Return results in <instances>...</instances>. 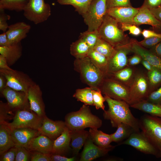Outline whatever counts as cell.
<instances>
[{
  "mask_svg": "<svg viewBox=\"0 0 161 161\" xmlns=\"http://www.w3.org/2000/svg\"><path fill=\"white\" fill-rule=\"evenodd\" d=\"M104 97L109 108L104 110V118L110 121L112 126L117 127L120 123L127 124L137 132L140 131L139 120L132 114L129 105L126 101L111 98L106 95Z\"/></svg>",
  "mask_w": 161,
  "mask_h": 161,
  "instance_id": "obj_1",
  "label": "cell"
},
{
  "mask_svg": "<svg viewBox=\"0 0 161 161\" xmlns=\"http://www.w3.org/2000/svg\"><path fill=\"white\" fill-rule=\"evenodd\" d=\"M119 25L117 21L106 13L98 30L100 38L114 48L126 45L130 43L131 40Z\"/></svg>",
  "mask_w": 161,
  "mask_h": 161,
  "instance_id": "obj_2",
  "label": "cell"
},
{
  "mask_svg": "<svg viewBox=\"0 0 161 161\" xmlns=\"http://www.w3.org/2000/svg\"><path fill=\"white\" fill-rule=\"evenodd\" d=\"M74 66V69L80 74L83 82L93 89H99L106 75L88 56L75 58Z\"/></svg>",
  "mask_w": 161,
  "mask_h": 161,
  "instance_id": "obj_3",
  "label": "cell"
},
{
  "mask_svg": "<svg viewBox=\"0 0 161 161\" xmlns=\"http://www.w3.org/2000/svg\"><path fill=\"white\" fill-rule=\"evenodd\" d=\"M65 120L66 126L70 130L88 127L98 129L102 124V120L91 113L89 106L84 104L78 111L67 114Z\"/></svg>",
  "mask_w": 161,
  "mask_h": 161,
  "instance_id": "obj_4",
  "label": "cell"
},
{
  "mask_svg": "<svg viewBox=\"0 0 161 161\" xmlns=\"http://www.w3.org/2000/svg\"><path fill=\"white\" fill-rule=\"evenodd\" d=\"M139 120L141 132L157 150L161 151V118L147 114Z\"/></svg>",
  "mask_w": 161,
  "mask_h": 161,
  "instance_id": "obj_5",
  "label": "cell"
},
{
  "mask_svg": "<svg viewBox=\"0 0 161 161\" xmlns=\"http://www.w3.org/2000/svg\"><path fill=\"white\" fill-rule=\"evenodd\" d=\"M106 0H93L86 13L82 16L87 31L98 30L107 13Z\"/></svg>",
  "mask_w": 161,
  "mask_h": 161,
  "instance_id": "obj_6",
  "label": "cell"
},
{
  "mask_svg": "<svg viewBox=\"0 0 161 161\" xmlns=\"http://www.w3.org/2000/svg\"><path fill=\"white\" fill-rule=\"evenodd\" d=\"M23 11L24 16L35 24L47 21L51 14L50 6L44 0H29Z\"/></svg>",
  "mask_w": 161,
  "mask_h": 161,
  "instance_id": "obj_7",
  "label": "cell"
},
{
  "mask_svg": "<svg viewBox=\"0 0 161 161\" xmlns=\"http://www.w3.org/2000/svg\"><path fill=\"white\" fill-rule=\"evenodd\" d=\"M43 119V117H39L30 109H25L16 111L11 122H4L11 129L29 128L38 130L42 124Z\"/></svg>",
  "mask_w": 161,
  "mask_h": 161,
  "instance_id": "obj_8",
  "label": "cell"
},
{
  "mask_svg": "<svg viewBox=\"0 0 161 161\" xmlns=\"http://www.w3.org/2000/svg\"><path fill=\"white\" fill-rule=\"evenodd\" d=\"M150 94L146 73L137 71L133 82L129 87L128 104L131 105L146 100Z\"/></svg>",
  "mask_w": 161,
  "mask_h": 161,
  "instance_id": "obj_9",
  "label": "cell"
},
{
  "mask_svg": "<svg viewBox=\"0 0 161 161\" xmlns=\"http://www.w3.org/2000/svg\"><path fill=\"white\" fill-rule=\"evenodd\" d=\"M0 73L6 78L7 86L17 91L27 93L29 89L36 83L27 74L22 71L0 69Z\"/></svg>",
  "mask_w": 161,
  "mask_h": 161,
  "instance_id": "obj_10",
  "label": "cell"
},
{
  "mask_svg": "<svg viewBox=\"0 0 161 161\" xmlns=\"http://www.w3.org/2000/svg\"><path fill=\"white\" fill-rule=\"evenodd\" d=\"M99 89L105 95L129 103V88L117 81L105 77Z\"/></svg>",
  "mask_w": 161,
  "mask_h": 161,
  "instance_id": "obj_11",
  "label": "cell"
},
{
  "mask_svg": "<svg viewBox=\"0 0 161 161\" xmlns=\"http://www.w3.org/2000/svg\"><path fill=\"white\" fill-rule=\"evenodd\" d=\"M121 144L131 146L145 154L153 155L157 158L160 157V151L154 146L142 132H134Z\"/></svg>",
  "mask_w": 161,
  "mask_h": 161,
  "instance_id": "obj_12",
  "label": "cell"
},
{
  "mask_svg": "<svg viewBox=\"0 0 161 161\" xmlns=\"http://www.w3.org/2000/svg\"><path fill=\"white\" fill-rule=\"evenodd\" d=\"M0 93L7 100V105L10 111L16 112L19 110L30 109L27 93L8 86Z\"/></svg>",
  "mask_w": 161,
  "mask_h": 161,
  "instance_id": "obj_13",
  "label": "cell"
},
{
  "mask_svg": "<svg viewBox=\"0 0 161 161\" xmlns=\"http://www.w3.org/2000/svg\"><path fill=\"white\" fill-rule=\"evenodd\" d=\"M115 48V52L108 59L106 75L129 66L127 55L131 52L130 50L125 46L117 47Z\"/></svg>",
  "mask_w": 161,
  "mask_h": 161,
  "instance_id": "obj_14",
  "label": "cell"
},
{
  "mask_svg": "<svg viewBox=\"0 0 161 161\" xmlns=\"http://www.w3.org/2000/svg\"><path fill=\"white\" fill-rule=\"evenodd\" d=\"M66 127L65 122L53 121L45 115L43 117L42 124L38 130L41 134L54 140L61 135Z\"/></svg>",
  "mask_w": 161,
  "mask_h": 161,
  "instance_id": "obj_15",
  "label": "cell"
},
{
  "mask_svg": "<svg viewBox=\"0 0 161 161\" xmlns=\"http://www.w3.org/2000/svg\"><path fill=\"white\" fill-rule=\"evenodd\" d=\"M42 92L39 86L35 83L31 86L27 92L30 109L39 117L45 115V106L42 98Z\"/></svg>",
  "mask_w": 161,
  "mask_h": 161,
  "instance_id": "obj_16",
  "label": "cell"
},
{
  "mask_svg": "<svg viewBox=\"0 0 161 161\" xmlns=\"http://www.w3.org/2000/svg\"><path fill=\"white\" fill-rule=\"evenodd\" d=\"M139 8L131 7H119L107 9V13L119 23L133 24V19Z\"/></svg>",
  "mask_w": 161,
  "mask_h": 161,
  "instance_id": "obj_17",
  "label": "cell"
},
{
  "mask_svg": "<svg viewBox=\"0 0 161 161\" xmlns=\"http://www.w3.org/2000/svg\"><path fill=\"white\" fill-rule=\"evenodd\" d=\"M137 41L135 39H131L130 43L125 46L131 52L139 55L153 67L161 70V58L155 55L149 49L139 45Z\"/></svg>",
  "mask_w": 161,
  "mask_h": 161,
  "instance_id": "obj_18",
  "label": "cell"
},
{
  "mask_svg": "<svg viewBox=\"0 0 161 161\" xmlns=\"http://www.w3.org/2000/svg\"><path fill=\"white\" fill-rule=\"evenodd\" d=\"M133 24L137 26L142 24L151 25L155 32L161 34V22L152 14L150 10L142 5L133 19Z\"/></svg>",
  "mask_w": 161,
  "mask_h": 161,
  "instance_id": "obj_19",
  "label": "cell"
},
{
  "mask_svg": "<svg viewBox=\"0 0 161 161\" xmlns=\"http://www.w3.org/2000/svg\"><path fill=\"white\" fill-rule=\"evenodd\" d=\"M30 25L24 22H19L9 25L5 32L11 44L21 42L27 36L31 29Z\"/></svg>",
  "mask_w": 161,
  "mask_h": 161,
  "instance_id": "obj_20",
  "label": "cell"
},
{
  "mask_svg": "<svg viewBox=\"0 0 161 161\" xmlns=\"http://www.w3.org/2000/svg\"><path fill=\"white\" fill-rule=\"evenodd\" d=\"M112 148H101L93 142L90 136L84 144L83 150L80 160L91 161L106 154Z\"/></svg>",
  "mask_w": 161,
  "mask_h": 161,
  "instance_id": "obj_21",
  "label": "cell"
},
{
  "mask_svg": "<svg viewBox=\"0 0 161 161\" xmlns=\"http://www.w3.org/2000/svg\"><path fill=\"white\" fill-rule=\"evenodd\" d=\"M11 130L16 145L22 146L26 148L34 138L41 134L38 130L29 128H18Z\"/></svg>",
  "mask_w": 161,
  "mask_h": 161,
  "instance_id": "obj_22",
  "label": "cell"
},
{
  "mask_svg": "<svg viewBox=\"0 0 161 161\" xmlns=\"http://www.w3.org/2000/svg\"><path fill=\"white\" fill-rule=\"evenodd\" d=\"M53 140L48 137L40 134L34 138L27 148L31 151H35L50 154H51Z\"/></svg>",
  "mask_w": 161,
  "mask_h": 161,
  "instance_id": "obj_23",
  "label": "cell"
},
{
  "mask_svg": "<svg viewBox=\"0 0 161 161\" xmlns=\"http://www.w3.org/2000/svg\"><path fill=\"white\" fill-rule=\"evenodd\" d=\"M137 71L133 66H128L117 72L107 74L106 77L117 81L129 87L134 80Z\"/></svg>",
  "mask_w": 161,
  "mask_h": 161,
  "instance_id": "obj_24",
  "label": "cell"
},
{
  "mask_svg": "<svg viewBox=\"0 0 161 161\" xmlns=\"http://www.w3.org/2000/svg\"><path fill=\"white\" fill-rule=\"evenodd\" d=\"M22 50L21 42L7 47H0V55L6 59L10 66L14 65L21 57Z\"/></svg>",
  "mask_w": 161,
  "mask_h": 161,
  "instance_id": "obj_25",
  "label": "cell"
},
{
  "mask_svg": "<svg viewBox=\"0 0 161 161\" xmlns=\"http://www.w3.org/2000/svg\"><path fill=\"white\" fill-rule=\"evenodd\" d=\"M71 142L70 131L66 127L62 133L53 140L51 154H61L68 151Z\"/></svg>",
  "mask_w": 161,
  "mask_h": 161,
  "instance_id": "obj_26",
  "label": "cell"
},
{
  "mask_svg": "<svg viewBox=\"0 0 161 161\" xmlns=\"http://www.w3.org/2000/svg\"><path fill=\"white\" fill-rule=\"evenodd\" d=\"M15 145L11 129L4 122H0V155Z\"/></svg>",
  "mask_w": 161,
  "mask_h": 161,
  "instance_id": "obj_27",
  "label": "cell"
},
{
  "mask_svg": "<svg viewBox=\"0 0 161 161\" xmlns=\"http://www.w3.org/2000/svg\"><path fill=\"white\" fill-rule=\"evenodd\" d=\"M70 146L74 154L77 155L89 136V132L84 129L70 130Z\"/></svg>",
  "mask_w": 161,
  "mask_h": 161,
  "instance_id": "obj_28",
  "label": "cell"
},
{
  "mask_svg": "<svg viewBox=\"0 0 161 161\" xmlns=\"http://www.w3.org/2000/svg\"><path fill=\"white\" fill-rule=\"evenodd\" d=\"M89 132L90 137L97 146L103 148H114L115 146L110 145L112 142L111 134L104 133L96 128H90Z\"/></svg>",
  "mask_w": 161,
  "mask_h": 161,
  "instance_id": "obj_29",
  "label": "cell"
},
{
  "mask_svg": "<svg viewBox=\"0 0 161 161\" xmlns=\"http://www.w3.org/2000/svg\"><path fill=\"white\" fill-rule=\"evenodd\" d=\"M130 106L151 115L161 118V105L144 100Z\"/></svg>",
  "mask_w": 161,
  "mask_h": 161,
  "instance_id": "obj_30",
  "label": "cell"
},
{
  "mask_svg": "<svg viewBox=\"0 0 161 161\" xmlns=\"http://www.w3.org/2000/svg\"><path fill=\"white\" fill-rule=\"evenodd\" d=\"M90 50L86 42L82 39L79 38L70 45L71 54L75 58H80L88 56Z\"/></svg>",
  "mask_w": 161,
  "mask_h": 161,
  "instance_id": "obj_31",
  "label": "cell"
},
{
  "mask_svg": "<svg viewBox=\"0 0 161 161\" xmlns=\"http://www.w3.org/2000/svg\"><path fill=\"white\" fill-rule=\"evenodd\" d=\"M117 128L116 131L111 134L112 142H120L127 139L131 134L136 131L131 126L124 123L119 124Z\"/></svg>",
  "mask_w": 161,
  "mask_h": 161,
  "instance_id": "obj_32",
  "label": "cell"
},
{
  "mask_svg": "<svg viewBox=\"0 0 161 161\" xmlns=\"http://www.w3.org/2000/svg\"><path fill=\"white\" fill-rule=\"evenodd\" d=\"M93 0H57V2L63 5H71L79 14L83 15L88 10Z\"/></svg>",
  "mask_w": 161,
  "mask_h": 161,
  "instance_id": "obj_33",
  "label": "cell"
},
{
  "mask_svg": "<svg viewBox=\"0 0 161 161\" xmlns=\"http://www.w3.org/2000/svg\"><path fill=\"white\" fill-rule=\"evenodd\" d=\"M88 56L106 76L107 73L108 58L94 49H90Z\"/></svg>",
  "mask_w": 161,
  "mask_h": 161,
  "instance_id": "obj_34",
  "label": "cell"
},
{
  "mask_svg": "<svg viewBox=\"0 0 161 161\" xmlns=\"http://www.w3.org/2000/svg\"><path fill=\"white\" fill-rule=\"evenodd\" d=\"M29 0H0V10L23 11Z\"/></svg>",
  "mask_w": 161,
  "mask_h": 161,
  "instance_id": "obj_35",
  "label": "cell"
},
{
  "mask_svg": "<svg viewBox=\"0 0 161 161\" xmlns=\"http://www.w3.org/2000/svg\"><path fill=\"white\" fill-rule=\"evenodd\" d=\"M150 94L161 86V70L155 67L146 72Z\"/></svg>",
  "mask_w": 161,
  "mask_h": 161,
  "instance_id": "obj_36",
  "label": "cell"
},
{
  "mask_svg": "<svg viewBox=\"0 0 161 161\" xmlns=\"http://www.w3.org/2000/svg\"><path fill=\"white\" fill-rule=\"evenodd\" d=\"M92 89L90 87L77 89L73 97L86 105L93 106Z\"/></svg>",
  "mask_w": 161,
  "mask_h": 161,
  "instance_id": "obj_37",
  "label": "cell"
},
{
  "mask_svg": "<svg viewBox=\"0 0 161 161\" xmlns=\"http://www.w3.org/2000/svg\"><path fill=\"white\" fill-rule=\"evenodd\" d=\"M109 59L114 53L115 48L110 44L99 38L94 49Z\"/></svg>",
  "mask_w": 161,
  "mask_h": 161,
  "instance_id": "obj_38",
  "label": "cell"
},
{
  "mask_svg": "<svg viewBox=\"0 0 161 161\" xmlns=\"http://www.w3.org/2000/svg\"><path fill=\"white\" fill-rule=\"evenodd\" d=\"M98 30L86 31L80 33L79 38L86 42L90 49H93L99 38Z\"/></svg>",
  "mask_w": 161,
  "mask_h": 161,
  "instance_id": "obj_39",
  "label": "cell"
},
{
  "mask_svg": "<svg viewBox=\"0 0 161 161\" xmlns=\"http://www.w3.org/2000/svg\"><path fill=\"white\" fill-rule=\"evenodd\" d=\"M93 105L97 109H100L103 111L105 110L104 102L106 101L105 97H103L102 92L99 89H93L92 90Z\"/></svg>",
  "mask_w": 161,
  "mask_h": 161,
  "instance_id": "obj_40",
  "label": "cell"
},
{
  "mask_svg": "<svg viewBox=\"0 0 161 161\" xmlns=\"http://www.w3.org/2000/svg\"><path fill=\"white\" fill-rule=\"evenodd\" d=\"M15 146L17 147V151L15 161H30V151L22 146Z\"/></svg>",
  "mask_w": 161,
  "mask_h": 161,
  "instance_id": "obj_41",
  "label": "cell"
},
{
  "mask_svg": "<svg viewBox=\"0 0 161 161\" xmlns=\"http://www.w3.org/2000/svg\"><path fill=\"white\" fill-rule=\"evenodd\" d=\"M120 28L124 32L129 31V34L135 36H138L141 34L142 32L138 26L134 24H129L123 23H119Z\"/></svg>",
  "mask_w": 161,
  "mask_h": 161,
  "instance_id": "obj_42",
  "label": "cell"
},
{
  "mask_svg": "<svg viewBox=\"0 0 161 161\" xmlns=\"http://www.w3.org/2000/svg\"><path fill=\"white\" fill-rule=\"evenodd\" d=\"M137 43L146 49H150L161 41V38L153 37L145 38L143 40L138 41Z\"/></svg>",
  "mask_w": 161,
  "mask_h": 161,
  "instance_id": "obj_43",
  "label": "cell"
},
{
  "mask_svg": "<svg viewBox=\"0 0 161 161\" xmlns=\"http://www.w3.org/2000/svg\"><path fill=\"white\" fill-rule=\"evenodd\" d=\"M146 100L151 103L161 105V86L151 92Z\"/></svg>",
  "mask_w": 161,
  "mask_h": 161,
  "instance_id": "obj_44",
  "label": "cell"
},
{
  "mask_svg": "<svg viewBox=\"0 0 161 161\" xmlns=\"http://www.w3.org/2000/svg\"><path fill=\"white\" fill-rule=\"evenodd\" d=\"M17 151L15 146L11 148L0 155V161H15Z\"/></svg>",
  "mask_w": 161,
  "mask_h": 161,
  "instance_id": "obj_45",
  "label": "cell"
},
{
  "mask_svg": "<svg viewBox=\"0 0 161 161\" xmlns=\"http://www.w3.org/2000/svg\"><path fill=\"white\" fill-rule=\"evenodd\" d=\"M107 9L113 7L132 6L130 0H106Z\"/></svg>",
  "mask_w": 161,
  "mask_h": 161,
  "instance_id": "obj_46",
  "label": "cell"
},
{
  "mask_svg": "<svg viewBox=\"0 0 161 161\" xmlns=\"http://www.w3.org/2000/svg\"><path fill=\"white\" fill-rule=\"evenodd\" d=\"M31 161H51L50 155L35 151H31Z\"/></svg>",
  "mask_w": 161,
  "mask_h": 161,
  "instance_id": "obj_47",
  "label": "cell"
},
{
  "mask_svg": "<svg viewBox=\"0 0 161 161\" xmlns=\"http://www.w3.org/2000/svg\"><path fill=\"white\" fill-rule=\"evenodd\" d=\"M4 10H0V30L5 32L9 26L7 21L9 20L10 16L4 12Z\"/></svg>",
  "mask_w": 161,
  "mask_h": 161,
  "instance_id": "obj_48",
  "label": "cell"
},
{
  "mask_svg": "<svg viewBox=\"0 0 161 161\" xmlns=\"http://www.w3.org/2000/svg\"><path fill=\"white\" fill-rule=\"evenodd\" d=\"M143 5L149 9L156 8L161 6V0H144Z\"/></svg>",
  "mask_w": 161,
  "mask_h": 161,
  "instance_id": "obj_49",
  "label": "cell"
},
{
  "mask_svg": "<svg viewBox=\"0 0 161 161\" xmlns=\"http://www.w3.org/2000/svg\"><path fill=\"white\" fill-rule=\"evenodd\" d=\"M50 157L51 161H74L76 160L75 157H68L55 154H51Z\"/></svg>",
  "mask_w": 161,
  "mask_h": 161,
  "instance_id": "obj_50",
  "label": "cell"
},
{
  "mask_svg": "<svg viewBox=\"0 0 161 161\" xmlns=\"http://www.w3.org/2000/svg\"><path fill=\"white\" fill-rule=\"evenodd\" d=\"M142 58L139 55L134 54L130 58L128 59L129 66H133L138 65L141 63Z\"/></svg>",
  "mask_w": 161,
  "mask_h": 161,
  "instance_id": "obj_51",
  "label": "cell"
},
{
  "mask_svg": "<svg viewBox=\"0 0 161 161\" xmlns=\"http://www.w3.org/2000/svg\"><path fill=\"white\" fill-rule=\"evenodd\" d=\"M141 34L145 38L153 37H158L161 38V34L157 33L154 30L144 29Z\"/></svg>",
  "mask_w": 161,
  "mask_h": 161,
  "instance_id": "obj_52",
  "label": "cell"
},
{
  "mask_svg": "<svg viewBox=\"0 0 161 161\" xmlns=\"http://www.w3.org/2000/svg\"><path fill=\"white\" fill-rule=\"evenodd\" d=\"M11 45L8 39L6 32H3L0 35V47L8 46Z\"/></svg>",
  "mask_w": 161,
  "mask_h": 161,
  "instance_id": "obj_53",
  "label": "cell"
},
{
  "mask_svg": "<svg viewBox=\"0 0 161 161\" xmlns=\"http://www.w3.org/2000/svg\"><path fill=\"white\" fill-rule=\"evenodd\" d=\"M149 49L155 55L161 58V41Z\"/></svg>",
  "mask_w": 161,
  "mask_h": 161,
  "instance_id": "obj_54",
  "label": "cell"
},
{
  "mask_svg": "<svg viewBox=\"0 0 161 161\" xmlns=\"http://www.w3.org/2000/svg\"><path fill=\"white\" fill-rule=\"evenodd\" d=\"M149 10L155 18L161 22V6Z\"/></svg>",
  "mask_w": 161,
  "mask_h": 161,
  "instance_id": "obj_55",
  "label": "cell"
},
{
  "mask_svg": "<svg viewBox=\"0 0 161 161\" xmlns=\"http://www.w3.org/2000/svg\"><path fill=\"white\" fill-rule=\"evenodd\" d=\"M0 69L7 70L12 69L9 66L6 59L0 55Z\"/></svg>",
  "mask_w": 161,
  "mask_h": 161,
  "instance_id": "obj_56",
  "label": "cell"
},
{
  "mask_svg": "<svg viewBox=\"0 0 161 161\" xmlns=\"http://www.w3.org/2000/svg\"><path fill=\"white\" fill-rule=\"evenodd\" d=\"M7 80L5 76L0 73V93L7 86Z\"/></svg>",
  "mask_w": 161,
  "mask_h": 161,
  "instance_id": "obj_57",
  "label": "cell"
},
{
  "mask_svg": "<svg viewBox=\"0 0 161 161\" xmlns=\"http://www.w3.org/2000/svg\"><path fill=\"white\" fill-rule=\"evenodd\" d=\"M141 63L148 71L152 70L154 67L152 66L147 61L144 59H142Z\"/></svg>",
  "mask_w": 161,
  "mask_h": 161,
  "instance_id": "obj_58",
  "label": "cell"
},
{
  "mask_svg": "<svg viewBox=\"0 0 161 161\" xmlns=\"http://www.w3.org/2000/svg\"><path fill=\"white\" fill-rule=\"evenodd\" d=\"M160 157L161 158V151L160 152Z\"/></svg>",
  "mask_w": 161,
  "mask_h": 161,
  "instance_id": "obj_59",
  "label": "cell"
}]
</instances>
